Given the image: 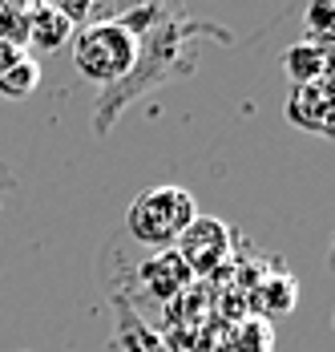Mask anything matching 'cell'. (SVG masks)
Instances as JSON below:
<instances>
[{"label":"cell","mask_w":335,"mask_h":352,"mask_svg":"<svg viewBox=\"0 0 335 352\" xmlns=\"http://www.w3.org/2000/svg\"><path fill=\"white\" fill-rule=\"evenodd\" d=\"M206 45H235V33L214 25V21H194L186 8H170L162 4L158 21L137 36V53L130 73L101 89L97 102H93V134L97 138H109L113 126L122 122V113L130 106H137L141 98H150L154 89H162L170 81H182L198 69V57Z\"/></svg>","instance_id":"obj_1"},{"label":"cell","mask_w":335,"mask_h":352,"mask_svg":"<svg viewBox=\"0 0 335 352\" xmlns=\"http://www.w3.org/2000/svg\"><path fill=\"white\" fill-rule=\"evenodd\" d=\"M194 219H198V207H194V195L186 186H150L130 203L126 231L141 247L170 251Z\"/></svg>","instance_id":"obj_2"},{"label":"cell","mask_w":335,"mask_h":352,"mask_svg":"<svg viewBox=\"0 0 335 352\" xmlns=\"http://www.w3.org/2000/svg\"><path fill=\"white\" fill-rule=\"evenodd\" d=\"M137 53V36L122 21H97L73 33V65L85 81H93L101 89L117 85Z\"/></svg>","instance_id":"obj_3"},{"label":"cell","mask_w":335,"mask_h":352,"mask_svg":"<svg viewBox=\"0 0 335 352\" xmlns=\"http://www.w3.org/2000/svg\"><path fill=\"white\" fill-rule=\"evenodd\" d=\"M231 247H235L231 227L222 219H214V214H198L178 235V243L170 247V251L178 255V263L186 267V276H214L218 267H227Z\"/></svg>","instance_id":"obj_4"},{"label":"cell","mask_w":335,"mask_h":352,"mask_svg":"<svg viewBox=\"0 0 335 352\" xmlns=\"http://www.w3.org/2000/svg\"><path fill=\"white\" fill-rule=\"evenodd\" d=\"M287 122L303 130V134H315V138H332V81H311V85H291V98H287Z\"/></svg>","instance_id":"obj_5"},{"label":"cell","mask_w":335,"mask_h":352,"mask_svg":"<svg viewBox=\"0 0 335 352\" xmlns=\"http://www.w3.org/2000/svg\"><path fill=\"white\" fill-rule=\"evenodd\" d=\"M109 304H113V332H109V349L113 352H174L141 320V312H137L126 296H109Z\"/></svg>","instance_id":"obj_6"},{"label":"cell","mask_w":335,"mask_h":352,"mask_svg":"<svg viewBox=\"0 0 335 352\" xmlns=\"http://www.w3.org/2000/svg\"><path fill=\"white\" fill-rule=\"evenodd\" d=\"M25 21H29V57H53L61 45L73 41V25L61 16L57 4H25Z\"/></svg>","instance_id":"obj_7"},{"label":"cell","mask_w":335,"mask_h":352,"mask_svg":"<svg viewBox=\"0 0 335 352\" xmlns=\"http://www.w3.org/2000/svg\"><path fill=\"white\" fill-rule=\"evenodd\" d=\"M283 69L291 77V85H311V81H332V45H315V41H295L283 53Z\"/></svg>","instance_id":"obj_8"},{"label":"cell","mask_w":335,"mask_h":352,"mask_svg":"<svg viewBox=\"0 0 335 352\" xmlns=\"http://www.w3.org/2000/svg\"><path fill=\"white\" fill-rule=\"evenodd\" d=\"M36 85H41V61L25 53V57L16 61V69L0 81V98H8V102H25V98H33L36 94Z\"/></svg>","instance_id":"obj_9"},{"label":"cell","mask_w":335,"mask_h":352,"mask_svg":"<svg viewBox=\"0 0 335 352\" xmlns=\"http://www.w3.org/2000/svg\"><path fill=\"white\" fill-rule=\"evenodd\" d=\"M0 45H12V49H25V53H29L25 4H0Z\"/></svg>","instance_id":"obj_10"},{"label":"cell","mask_w":335,"mask_h":352,"mask_svg":"<svg viewBox=\"0 0 335 352\" xmlns=\"http://www.w3.org/2000/svg\"><path fill=\"white\" fill-rule=\"evenodd\" d=\"M307 21H311V36L315 45H332V25H335V4L332 0H315L307 8Z\"/></svg>","instance_id":"obj_11"},{"label":"cell","mask_w":335,"mask_h":352,"mask_svg":"<svg viewBox=\"0 0 335 352\" xmlns=\"http://www.w3.org/2000/svg\"><path fill=\"white\" fill-rule=\"evenodd\" d=\"M16 190H21V178L12 175V166L0 162V207H4L8 199H16Z\"/></svg>","instance_id":"obj_12"},{"label":"cell","mask_w":335,"mask_h":352,"mask_svg":"<svg viewBox=\"0 0 335 352\" xmlns=\"http://www.w3.org/2000/svg\"><path fill=\"white\" fill-rule=\"evenodd\" d=\"M25 57V49H12V45H0V81L8 77V73L16 69V61Z\"/></svg>","instance_id":"obj_13"}]
</instances>
